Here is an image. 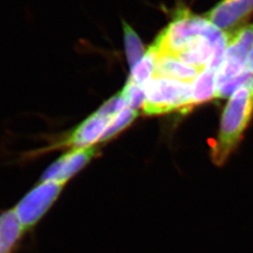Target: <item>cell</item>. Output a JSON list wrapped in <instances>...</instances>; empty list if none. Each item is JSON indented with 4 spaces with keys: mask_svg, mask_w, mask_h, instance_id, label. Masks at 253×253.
Returning a JSON list of instances; mask_svg holds the SVG:
<instances>
[{
    "mask_svg": "<svg viewBox=\"0 0 253 253\" xmlns=\"http://www.w3.org/2000/svg\"><path fill=\"white\" fill-rule=\"evenodd\" d=\"M247 71L249 73H253V43L252 45V49L249 55V60H248V65H247Z\"/></svg>",
    "mask_w": 253,
    "mask_h": 253,
    "instance_id": "17",
    "label": "cell"
},
{
    "mask_svg": "<svg viewBox=\"0 0 253 253\" xmlns=\"http://www.w3.org/2000/svg\"><path fill=\"white\" fill-rule=\"evenodd\" d=\"M124 40H125V50L126 59L129 67L132 69L145 55V47L143 45L138 34L125 21H122Z\"/></svg>",
    "mask_w": 253,
    "mask_h": 253,
    "instance_id": "13",
    "label": "cell"
},
{
    "mask_svg": "<svg viewBox=\"0 0 253 253\" xmlns=\"http://www.w3.org/2000/svg\"><path fill=\"white\" fill-rule=\"evenodd\" d=\"M217 72L205 68L192 84V105L202 104L216 98Z\"/></svg>",
    "mask_w": 253,
    "mask_h": 253,
    "instance_id": "11",
    "label": "cell"
},
{
    "mask_svg": "<svg viewBox=\"0 0 253 253\" xmlns=\"http://www.w3.org/2000/svg\"><path fill=\"white\" fill-rule=\"evenodd\" d=\"M145 100L142 106L146 116H160L180 111L189 112L192 105V84L153 76L145 84Z\"/></svg>",
    "mask_w": 253,
    "mask_h": 253,
    "instance_id": "2",
    "label": "cell"
},
{
    "mask_svg": "<svg viewBox=\"0 0 253 253\" xmlns=\"http://www.w3.org/2000/svg\"><path fill=\"white\" fill-rule=\"evenodd\" d=\"M64 186L54 181H39L14 205L12 210L26 234L35 230L58 199Z\"/></svg>",
    "mask_w": 253,
    "mask_h": 253,
    "instance_id": "4",
    "label": "cell"
},
{
    "mask_svg": "<svg viewBox=\"0 0 253 253\" xmlns=\"http://www.w3.org/2000/svg\"><path fill=\"white\" fill-rule=\"evenodd\" d=\"M253 12V0H221L205 14V18L223 32L241 27Z\"/></svg>",
    "mask_w": 253,
    "mask_h": 253,
    "instance_id": "7",
    "label": "cell"
},
{
    "mask_svg": "<svg viewBox=\"0 0 253 253\" xmlns=\"http://www.w3.org/2000/svg\"><path fill=\"white\" fill-rule=\"evenodd\" d=\"M226 34L228 43L217 74V89L248 72L247 65L253 43V25L239 27Z\"/></svg>",
    "mask_w": 253,
    "mask_h": 253,
    "instance_id": "5",
    "label": "cell"
},
{
    "mask_svg": "<svg viewBox=\"0 0 253 253\" xmlns=\"http://www.w3.org/2000/svg\"><path fill=\"white\" fill-rule=\"evenodd\" d=\"M201 70L181 62L172 54H159L154 76L191 83L195 80Z\"/></svg>",
    "mask_w": 253,
    "mask_h": 253,
    "instance_id": "10",
    "label": "cell"
},
{
    "mask_svg": "<svg viewBox=\"0 0 253 253\" xmlns=\"http://www.w3.org/2000/svg\"><path fill=\"white\" fill-rule=\"evenodd\" d=\"M253 118V73L230 96L223 110L217 139L212 145V160L218 166L226 163L243 139Z\"/></svg>",
    "mask_w": 253,
    "mask_h": 253,
    "instance_id": "1",
    "label": "cell"
},
{
    "mask_svg": "<svg viewBox=\"0 0 253 253\" xmlns=\"http://www.w3.org/2000/svg\"><path fill=\"white\" fill-rule=\"evenodd\" d=\"M209 25L205 17L195 15L190 10H178L175 18L156 39L151 47L158 55H176L192 41L202 36Z\"/></svg>",
    "mask_w": 253,
    "mask_h": 253,
    "instance_id": "3",
    "label": "cell"
},
{
    "mask_svg": "<svg viewBox=\"0 0 253 253\" xmlns=\"http://www.w3.org/2000/svg\"><path fill=\"white\" fill-rule=\"evenodd\" d=\"M96 152L97 149L93 146L72 149L52 163L42 174L40 181H54L66 185L75 173L89 163Z\"/></svg>",
    "mask_w": 253,
    "mask_h": 253,
    "instance_id": "8",
    "label": "cell"
},
{
    "mask_svg": "<svg viewBox=\"0 0 253 253\" xmlns=\"http://www.w3.org/2000/svg\"><path fill=\"white\" fill-rule=\"evenodd\" d=\"M111 119L112 118L100 117L95 113L58 143L45 149L32 151L25 155V157L26 159L34 158L35 156L41 155L46 150H49L50 148L56 147H71L72 149H78L93 146L95 143L100 141L101 136L103 135L106 127L108 126Z\"/></svg>",
    "mask_w": 253,
    "mask_h": 253,
    "instance_id": "6",
    "label": "cell"
},
{
    "mask_svg": "<svg viewBox=\"0 0 253 253\" xmlns=\"http://www.w3.org/2000/svg\"><path fill=\"white\" fill-rule=\"evenodd\" d=\"M158 54L152 47H149L144 57L131 69L130 80L140 85H145L155 74Z\"/></svg>",
    "mask_w": 253,
    "mask_h": 253,
    "instance_id": "12",
    "label": "cell"
},
{
    "mask_svg": "<svg viewBox=\"0 0 253 253\" xmlns=\"http://www.w3.org/2000/svg\"><path fill=\"white\" fill-rule=\"evenodd\" d=\"M120 95L126 101L127 108L137 110L139 107L143 106L145 102V86L128 80L124 88L120 92Z\"/></svg>",
    "mask_w": 253,
    "mask_h": 253,
    "instance_id": "15",
    "label": "cell"
},
{
    "mask_svg": "<svg viewBox=\"0 0 253 253\" xmlns=\"http://www.w3.org/2000/svg\"><path fill=\"white\" fill-rule=\"evenodd\" d=\"M138 117V111L126 108L119 112L118 115L113 117L108 126L106 127L103 135L100 138V142H105L121 132L123 129L129 126Z\"/></svg>",
    "mask_w": 253,
    "mask_h": 253,
    "instance_id": "14",
    "label": "cell"
},
{
    "mask_svg": "<svg viewBox=\"0 0 253 253\" xmlns=\"http://www.w3.org/2000/svg\"><path fill=\"white\" fill-rule=\"evenodd\" d=\"M126 101L122 98L120 93L114 96L112 99L107 100L101 107H100L96 114L99 115L100 117L104 118H113L116 115H118L119 112L122 110L126 109Z\"/></svg>",
    "mask_w": 253,
    "mask_h": 253,
    "instance_id": "16",
    "label": "cell"
},
{
    "mask_svg": "<svg viewBox=\"0 0 253 253\" xmlns=\"http://www.w3.org/2000/svg\"><path fill=\"white\" fill-rule=\"evenodd\" d=\"M26 232L12 208L0 213V253H14Z\"/></svg>",
    "mask_w": 253,
    "mask_h": 253,
    "instance_id": "9",
    "label": "cell"
}]
</instances>
